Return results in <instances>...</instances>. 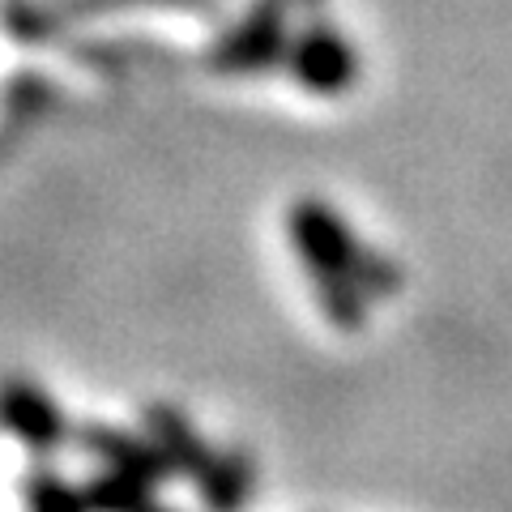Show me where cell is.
Here are the masks:
<instances>
[{"mask_svg":"<svg viewBox=\"0 0 512 512\" xmlns=\"http://www.w3.org/2000/svg\"><path fill=\"white\" fill-rule=\"evenodd\" d=\"M291 244L295 256L308 269V282L316 291L320 312L338 329H363L367 320V295H393L402 286V269H397L384 252H372L359 244L350 222L338 218L325 201L303 197L295 201L291 218Z\"/></svg>","mask_w":512,"mask_h":512,"instance_id":"obj_1","label":"cell"},{"mask_svg":"<svg viewBox=\"0 0 512 512\" xmlns=\"http://www.w3.org/2000/svg\"><path fill=\"white\" fill-rule=\"evenodd\" d=\"M146 423H150V440L167 453L171 470L188 474L192 483H197L201 500L214 512H239L248 504L252 466L239 453H214V448L192 431V423L184 414L171 410V406H154Z\"/></svg>","mask_w":512,"mask_h":512,"instance_id":"obj_2","label":"cell"},{"mask_svg":"<svg viewBox=\"0 0 512 512\" xmlns=\"http://www.w3.org/2000/svg\"><path fill=\"white\" fill-rule=\"evenodd\" d=\"M291 56L286 39V0H261L227 39L214 47V69L218 73H265L278 60Z\"/></svg>","mask_w":512,"mask_h":512,"instance_id":"obj_3","label":"cell"},{"mask_svg":"<svg viewBox=\"0 0 512 512\" xmlns=\"http://www.w3.org/2000/svg\"><path fill=\"white\" fill-rule=\"evenodd\" d=\"M291 77L312 94H346L359 82V56L346 35L329 26H312L291 43Z\"/></svg>","mask_w":512,"mask_h":512,"instance_id":"obj_4","label":"cell"},{"mask_svg":"<svg viewBox=\"0 0 512 512\" xmlns=\"http://www.w3.org/2000/svg\"><path fill=\"white\" fill-rule=\"evenodd\" d=\"M0 427H5L9 436H18L30 453H39V457H47L52 448L69 440V423H64L60 406L39 384H30L22 376L0 380Z\"/></svg>","mask_w":512,"mask_h":512,"instance_id":"obj_5","label":"cell"},{"mask_svg":"<svg viewBox=\"0 0 512 512\" xmlns=\"http://www.w3.org/2000/svg\"><path fill=\"white\" fill-rule=\"evenodd\" d=\"M77 440H82V448L103 470L137 478V483H146V487H158L171 474V461L154 440H137V436L116 431V427H82Z\"/></svg>","mask_w":512,"mask_h":512,"instance_id":"obj_6","label":"cell"},{"mask_svg":"<svg viewBox=\"0 0 512 512\" xmlns=\"http://www.w3.org/2000/svg\"><path fill=\"white\" fill-rule=\"evenodd\" d=\"M26 508L30 512H90V495L69 487L60 474L43 470L26 483Z\"/></svg>","mask_w":512,"mask_h":512,"instance_id":"obj_7","label":"cell"}]
</instances>
